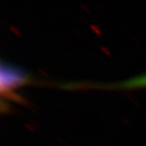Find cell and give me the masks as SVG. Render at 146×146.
<instances>
[{"instance_id": "cell-1", "label": "cell", "mask_w": 146, "mask_h": 146, "mask_svg": "<svg viewBox=\"0 0 146 146\" xmlns=\"http://www.w3.org/2000/svg\"><path fill=\"white\" fill-rule=\"evenodd\" d=\"M1 74H0V89L2 100H12L15 103L23 104L25 100L18 96L15 90L23 85L32 82L29 73L25 72L18 67L9 64H1Z\"/></svg>"}]
</instances>
